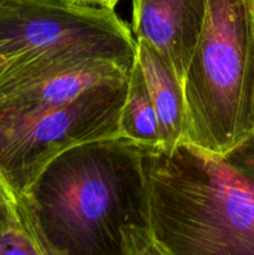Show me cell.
<instances>
[{
  "label": "cell",
  "mask_w": 254,
  "mask_h": 255,
  "mask_svg": "<svg viewBox=\"0 0 254 255\" xmlns=\"http://www.w3.org/2000/svg\"><path fill=\"white\" fill-rule=\"evenodd\" d=\"M71 45L136 50L115 10L67 0H0V70Z\"/></svg>",
  "instance_id": "obj_5"
},
{
  "label": "cell",
  "mask_w": 254,
  "mask_h": 255,
  "mask_svg": "<svg viewBox=\"0 0 254 255\" xmlns=\"http://www.w3.org/2000/svg\"><path fill=\"white\" fill-rule=\"evenodd\" d=\"M67 1L77 5H85V6L106 7V9L115 10L114 0H67Z\"/></svg>",
  "instance_id": "obj_13"
},
{
  "label": "cell",
  "mask_w": 254,
  "mask_h": 255,
  "mask_svg": "<svg viewBox=\"0 0 254 255\" xmlns=\"http://www.w3.org/2000/svg\"><path fill=\"white\" fill-rule=\"evenodd\" d=\"M128 76L95 85L66 104L36 110H0V171L25 193L62 152L120 136Z\"/></svg>",
  "instance_id": "obj_4"
},
{
  "label": "cell",
  "mask_w": 254,
  "mask_h": 255,
  "mask_svg": "<svg viewBox=\"0 0 254 255\" xmlns=\"http://www.w3.org/2000/svg\"><path fill=\"white\" fill-rule=\"evenodd\" d=\"M120 136L152 148H158L161 144L158 117L136 59L128 74L126 97L120 117Z\"/></svg>",
  "instance_id": "obj_9"
},
{
  "label": "cell",
  "mask_w": 254,
  "mask_h": 255,
  "mask_svg": "<svg viewBox=\"0 0 254 255\" xmlns=\"http://www.w3.org/2000/svg\"><path fill=\"white\" fill-rule=\"evenodd\" d=\"M247 4H248L249 9H251L252 14H254V0H246Z\"/></svg>",
  "instance_id": "obj_14"
},
{
  "label": "cell",
  "mask_w": 254,
  "mask_h": 255,
  "mask_svg": "<svg viewBox=\"0 0 254 255\" xmlns=\"http://www.w3.org/2000/svg\"><path fill=\"white\" fill-rule=\"evenodd\" d=\"M253 40L254 17L246 0H209L183 80V141L218 154L246 141Z\"/></svg>",
  "instance_id": "obj_3"
},
{
  "label": "cell",
  "mask_w": 254,
  "mask_h": 255,
  "mask_svg": "<svg viewBox=\"0 0 254 255\" xmlns=\"http://www.w3.org/2000/svg\"><path fill=\"white\" fill-rule=\"evenodd\" d=\"M47 255L34 221L20 196L0 202V255Z\"/></svg>",
  "instance_id": "obj_10"
},
{
  "label": "cell",
  "mask_w": 254,
  "mask_h": 255,
  "mask_svg": "<svg viewBox=\"0 0 254 255\" xmlns=\"http://www.w3.org/2000/svg\"><path fill=\"white\" fill-rule=\"evenodd\" d=\"M120 1V0H114V4H115V6H116V5H117V2H119Z\"/></svg>",
  "instance_id": "obj_15"
},
{
  "label": "cell",
  "mask_w": 254,
  "mask_h": 255,
  "mask_svg": "<svg viewBox=\"0 0 254 255\" xmlns=\"http://www.w3.org/2000/svg\"><path fill=\"white\" fill-rule=\"evenodd\" d=\"M17 198V194L12 191V188L10 187V184L7 183V181L5 179L4 174L0 171V202L5 201H14Z\"/></svg>",
  "instance_id": "obj_12"
},
{
  "label": "cell",
  "mask_w": 254,
  "mask_h": 255,
  "mask_svg": "<svg viewBox=\"0 0 254 255\" xmlns=\"http://www.w3.org/2000/svg\"><path fill=\"white\" fill-rule=\"evenodd\" d=\"M148 148L117 136L47 163L20 194L47 255H161L151 227Z\"/></svg>",
  "instance_id": "obj_1"
},
{
  "label": "cell",
  "mask_w": 254,
  "mask_h": 255,
  "mask_svg": "<svg viewBox=\"0 0 254 255\" xmlns=\"http://www.w3.org/2000/svg\"><path fill=\"white\" fill-rule=\"evenodd\" d=\"M209 0H133L132 31L153 45L183 82L197 46Z\"/></svg>",
  "instance_id": "obj_6"
},
{
  "label": "cell",
  "mask_w": 254,
  "mask_h": 255,
  "mask_svg": "<svg viewBox=\"0 0 254 255\" xmlns=\"http://www.w3.org/2000/svg\"><path fill=\"white\" fill-rule=\"evenodd\" d=\"M136 61L142 70L159 124L162 151H171L186 134L183 82L171 62L146 40H136Z\"/></svg>",
  "instance_id": "obj_8"
},
{
  "label": "cell",
  "mask_w": 254,
  "mask_h": 255,
  "mask_svg": "<svg viewBox=\"0 0 254 255\" xmlns=\"http://www.w3.org/2000/svg\"><path fill=\"white\" fill-rule=\"evenodd\" d=\"M129 70L111 59H94L29 81L0 85V110H36L76 99L95 85L124 79Z\"/></svg>",
  "instance_id": "obj_7"
},
{
  "label": "cell",
  "mask_w": 254,
  "mask_h": 255,
  "mask_svg": "<svg viewBox=\"0 0 254 255\" xmlns=\"http://www.w3.org/2000/svg\"><path fill=\"white\" fill-rule=\"evenodd\" d=\"M161 255H254V166L181 141L147 153Z\"/></svg>",
  "instance_id": "obj_2"
},
{
  "label": "cell",
  "mask_w": 254,
  "mask_h": 255,
  "mask_svg": "<svg viewBox=\"0 0 254 255\" xmlns=\"http://www.w3.org/2000/svg\"><path fill=\"white\" fill-rule=\"evenodd\" d=\"M254 17V14H253ZM247 131H248V138L232 149L228 153L234 154L238 158L248 162L254 166V40H253V57H252V69H251V81H249L248 91V102H247Z\"/></svg>",
  "instance_id": "obj_11"
}]
</instances>
